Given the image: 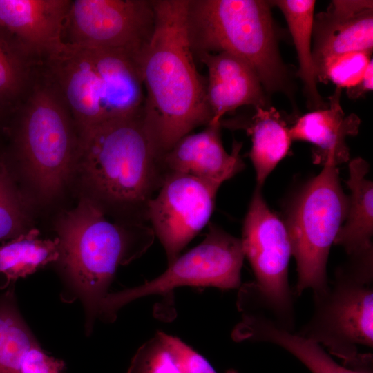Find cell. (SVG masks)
<instances>
[{"mask_svg": "<svg viewBox=\"0 0 373 373\" xmlns=\"http://www.w3.org/2000/svg\"><path fill=\"white\" fill-rule=\"evenodd\" d=\"M369 170V164L361 157L349 163L346 184L350 195L347 214L334 242L343 247L348 256L373 249V185L366 178Z\"/></svg>", "mask_w": 373, "mask_h": 373, "instance_id": "cell-19", "label": "cell"}, {"mask_svg": "<svg viewBox=\"0 0 373 373\" xmlns=\"http://www.w3.org/2000/svg\"><path fill=\"white\" fill-rule=\"evenodd\" d=\"M255 280L239 287L241 314H260L294 332L293 289L288 279L291 248L285 222L268 207L256 186L245 216L240 239Z\"/></svg>", "mask_w": 373, "mask_h": 373, "instance_id": "cell-8", "label": "cell"}, {"mask_svg": "<svg viewBox=\"0 0 373 373\" xmlns=\"http://www.w3.org/2000/svg\"><path fill=\"white\" fill-rule=\"evenodd\" d=\"M28 222L26 196L0 149V243L28 230Z\"/></svg>", "mask_w": 373, "mask_h": 373, "instance_id": "cell-26", "label": "cell"}, {"mask_svg": "<svg viewBox=\"0 0 373 373\" xmlns=\"http://www.w3.org/2000/svg\"><path fill=\"white\" fill-rule=\"evenodd\" d=\"M222 122L209 124L197 133L180 138L160 157L164 174L175 172L221 184L241 171L245 164L240 151L242 144L234 141L228 153L221 139Z\"/></svg>", "mask_w": 373, "mask_h": 373, "instance_id": "cell-14", "label": "cell"}, {"mask_svg": "<svg viewBox=\"0 0 373 373\" xmlns=\"http://www.w3.org/2000/svg\"><path fill=\"white\" fill-rule=\"evenodd\" d=\"M244 258L240 238L209 224L204 239L179 256L163 274L142 285L108 293L102 303L99 316L111 322L119 309L130 302L151 295L164 296L179 287L238 288Z\"/></svg>", "mask_w": 373, "mask_h": 373, "instance_id": "cell-10", "label": "cell"}, {"mask_svg": "<svg viewBox=\"0 0 373 373\" xmlns=\"http://www.w3.org/2000/svg\"><path fill=\"white\" fill-rule=\"evenodd\" d=\"M220 185L175 172H167L147 206V221L165 251L168 265L208 223Z\"/></svg>", "mask_w": 373, "mask_h": 373, "instance_id": "cell-12", "label": "cell"}, {"mask_svg": "<svg viewBox=\"0 0 373 373\" xmlns=\"http://www.w3.org/2000/svg\"><path fill=\"white\" fill-rule=\"evenodd\" d=\"M65 370L63 361L48 356L37 343L26 353L20 373H65Z\"/></svg>", "mask_w": 373, "mask_h": 373, "instance_id": "cell-28", "label": "cell"}, {"mask_svg": "<svg viewBox=\"0 0 373 373\" xmlns=\"http://www.w3.org/2000/svg\"><path fill=\"white\" fill-rule=\"evenodd\" d=\"M271 1L189 0L186 21L194 56L227 52L254 69L267 94L293 99L289 70L278 49Z\"/></svg>", "mask_w": 373, "mask_h": 373, "instance_id": "cell-6", "label": "cell"}, {"mask_svg": "<svg viewBox=\"0 0 373 373\" xmlns=\"http://www.w3.org/2000/svg\"><path fill=\"white\" fill-rule=\"evenodd\" d=\"M6 127L10 137L1 149L17 181L30 184L41 199L63 189L76 167L79 133L57 89L40 70L25 99Z\"/></svg>", "mask_w": 373, "mask_h": 373, "instance_id": "cell-4", "label": "cell"}, {"mask_svg": "<svg viewBox=\"0 0 373 373\" xmlns=\"http://www.w3.org/2000/svg\"><path fill=\"white\" fill-rule=\"evenodd\" d=\"M241 316L231 332V338L236 342L277 345L295 356L312 373H372V367L354 369L338 364L320 344L284 329L265 315Z\"/></svg>", "mask_w": 373, "mask_h": 373, "instance_id": "cell-18", "label": "cell"}, {"mask_svg": "<svg viewBox=\"0 0 373 373\" xmlns=\"http://www.w3.org/2000/svg\"><path fill=\"white\" fill-rule=\"evenodd\" d=\"M313 312L299 335L325 347L350 368L372 366L373 249L349 256L327 287L313 294Z\"/></svg>", "mask_w": 373, "mask_h": 373, "instance_id": "cell-7", "label": "cell"}, {"mask_svg": "<svg viewBox=\"0 0 373 373\" xmlns=\"http://www.w3.org/2000/svg\"><path fill=\"white\" fill-rule=\"evenodd\" d=\"M188 3L153 0L155 28L139 58L143 122L160 159L180 138L211 120L206 77L196 68L189 43Z\"/></svg>", "mask_w": 373, "mask_h": 373, "instance_id": "cell-1", "label": "cell"}, {"mask_svg": "<svg viewBox=\"0 0 373 373\" xmlns=\"http://www.w3.org/2000/svg\"><path fill=\"white\" fill-rule=\"evenodd\" d=\"M341 95V88L336 87L327 107L302 115L289 128L291 140L313 144L312 160L316 164L337 166L350 159L345 139L357 135L361 120L354 113L345 115Z\"/></svg>", "mask_w": 373, "mask_h": 373, "instance_id": "cell-17", "label": "cell"}, {"mask_svg": "<svg viewBox=\"0 0 373 373\" xmlns=\"http://www.w3.org/2000/svg\"><path fill=\"white\" fill-rule=\"evenodd\" d=\"M3 119L5 118H3V117L0 115V125L2 124V121L3 120Z\"/></svg>", "mask_w": 373, "mask_h": 373, "instance_id": "cell-30", "label": "cell"}, {"mask_svg": "<svg viewBox=\"0 0 373 373\" xmlns=\"http://www.w3.org/2000/svg\"><path fill=\"white\" fill-rule=\"evenodd\" d=\"M93 200L126 224H146L147 206L164 172L140 113L79 133L75 169Z\"/></svg>", "mask_w": 373, "mask_h": 373, "instance_id": "cell-2", "label": "cell"}, {"mask_svg": "<svg viewBox=\"0 0 373 373\" xmlns=\"http://www.w3.org/2000/svg\"><path fill=\"white\" fill-rule=\"evenodd\" d=\"M59 258V242L39 238L37 229L0 243V274L6 278L4 286L13 284Z\"/></svg>", "mask_w": 373, "mask_h": 373, "instance_id": "cell-24", "label": "cell"}, {"mask_svg": "<svg viewBox=\"0 0 373 373\" xmlns=\"http://www.w3.org/2000/svg\"><path fill=\"white\" fill-rule=\"evenodd\" d=\"M256 110L247 128L252 141L249 157L255 169L256 186L261 188L268 175L287 155L292 140L289 128L277 110L271 106Z\"/></svg>", "mask_w": 373, "mask_h": 373, "instance_id": "cell-23", "label": "cell"}, {"mask_svg": "<svg viewBox=\"0 0 373 373\" xmlns=\"http://www.w3.org/2000/svg\"><path fill=\"white\" fill-rule=\"evenodd\" d=\"M372 52L358 51L332 57L316 68L318 82L329 81L340 88L356 86L370 64Z\"/></svg>", "mask_w": 373, "mask_h": 373, "instance_id": "cell-27", "label": "cell"}, {"mask_svg": "<svg viewBox=\"0 0 373 373\" xmlns=\"http://www.w3.org/2000/svg\"><path fill=\"white\" fill-rule=\"evenodd\" d=\"M127 373H217L209 361L180 338L162 332L145 342ZM224 373H238L229 370Z\"/></svg>", "mask_w": 373, "mask_h": 373, "instance_id": "cell-20", "label": "cell"}, {"mask_svg": "<svg viewBox=\"0 0 373 373\" xmlns=\"http://www.w3.org/2000/svg\"><path fill=\"white\" fill-rule=\"evenodd\" d=\"M42 62L0 25V115L12 113L33 85Z\"/></svg>", "mask_w": 373, "mask_h": 373, "instance_id": "cell-21", "label": "cell"}, {"mask_svg": "<svg viewBox=\"0 0 373 373\" xmlns=\"http://www.w3.org/2000/svg\"><path fill=\"white\" fill-rule=\"evenodd\" d=\"M283 12L296 48L298 70L308 108L311 111L327 106L317 88V77L312 57V27L314 17V0L271 1Z\"/></svg>", "mask_w": 373, "mask_h": 373, "instance_id": "cell-22", "label": "cell"}, {"mask_svg": "<svg viewBox=\"0 0 373 373\" xmlns=\"http://www.w3.org/2000/svg\"><path fill=\"white\" fill-rule=\"evenodd\" d=\"M59 258L69 298H79L90 332L117 268L141 256L152 245L147 224L121 226L111 222L89 198L65 213L57 224Z\"/></svg>", "mask_w": 373, "mask_h": 373, "instance_id": "cell-3", "label": "cell"}, {"mask_svg": "<svg viewBox=\"0 0 373 373\" xmlns=\"http://www.w3.org/2000/svg\"><path fill=\"white\" fill-rule=\"evenodd\" d=\"M347 203L337 167L326 165L301 187L289 204L284 222L296 262L294 296L307 289L314 294L327 287L328 256L345 220Z\"/></svg>", "mask_w": 373, "mask_h": 373, "instance_id": "cell-9", "label": "cell"}, {"mask_svg": "<svg viewBox=\"0 0 373 373\" xmlns=\"http://www.w3.org/2000/svg\"><path fill=\"white\" fill-rule=\"evenodd\" d=\"M197 57L207 69L206 97L211 115L209 124L221 122L225 114L242 106H270L259 78L245 60L227 52Z\"/></svg>", "mask_w": 373, "mask_h": 373, "instance_id": "cell-16", "label": "cell"}, {"mask_svg": "<svg viewBox=\"0 0 373 373\" xmlns=\"http://www.w3.org/2000/svg\"><path fill=\"white\" fill-rule=\"evenodd\" d=\"M37 343L19 313L11 284L0 294V373H20L26 353Z\"/></svg>", "mask_w": 373, "mask_h": 373, "instance_id": "cell-25", "label": "cell"}, {"mask_svg": "<svg viewBox=\"0 0 373 373\" xmlns=\"http://www.w3.org/2000/svg\"><path fill=\"white\" fill-rule=\"evenodd\" d=\"M42 68L59 93L79 133L142 111L144 90L135 55L66 43L42 61Z\"/></svg>", "mask_w": 373, "mask_h": 373, "instance_id": "cell-5", "label": "cell"}, {"mask_svg": "<svg viewBox=\"0 0 373 373\" xmlns=\"http://www.w3.org/2000/svg\"><path fill=\"white\" fill-rule=\"evenodd\" d=\"M70 0H0V25L41 62L59 51Z\"/></svg>", "mask_w": 373, "mask_h": 373, "instance_id": "cell-15", "label": "cell"}, {"mask_svg": "<svg viewBox=\"0 0 373 373\" xmlns=\"http://www.w3.org/2000/svg\"><path fill=\"white\" fill-rule=\"evenodd\" d=\"M155 21L153 0L71 1L65 42L140 57L152 37Z\"/></svg>", "mask_w": 373, "mask_h": 373, "instance_id": "cell-11", "label": "cell"}, {"mask_svg": "<svg viewBox=\"0 0 373 373\" xmlns=\"http://www.w3.org/2000/svg\"><path fill=\"white\" fill-rule=\"evenodd\" d=\"M373 88L372 59L368 64L361 81L354 87L347 89V96L351 99H358L364 96Z\"/></svg>", "mask_w": 373, "mask_h": 373, "instance_id": "cell-29", "label": "cell"}, {"mask_svg": "<svg viewBox=\"0 0 373 373\" xmlns=\"http://www.w3.org/2000/svg\"><path fill=\"white\" fill-rule=\"evenodd\" d=\"M312 57L316 68L336 55L372 52L373 1H332L326 11L314 15Z\"/></svg>", "mask_w": 373, "mask_h": 373, "instance_id": "cell-13", "label": "cell"}]
</instances>
